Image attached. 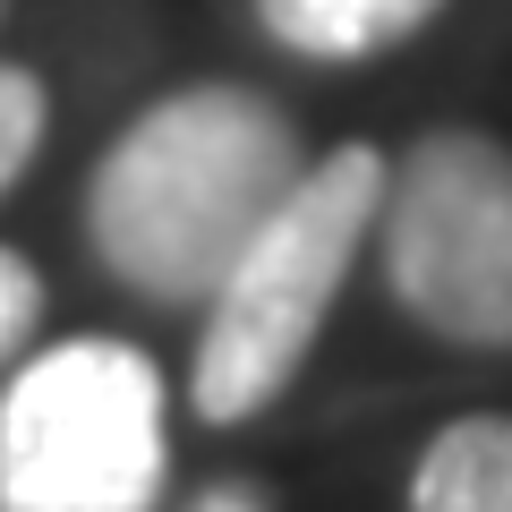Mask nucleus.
<instances>
[{
    "instance_id": "1",
    "label": "nucleus",
    "mask_w": 512,
    "mask_h": 512,
    "mask_svg": "<svg viewBox=\"0 0 512 512\" xmlns=\"http://www.w3.org/2000/svg\"><path fill=\"white\" fill-rule=\"evenodd\" d=\"M308 163V137L274 94L205 77L146 103L111 137V154L86 180V239L103 274L137 299L205 308L222 274L248 256V239L308 180Z\"/></svg>"
},
{
    "instance_id": "4",
    "label": "nucleus",
    "mask_w": 512,
    "mask_h": 512,
    "mask_svg": "<svg viewBox=\"0 0 512 512\" xmlns=\"http://www.w3.org/2000/svg\"><path fill=\"white\" fill-rule=\"evenodd\" d=\"M384 291L436 342L512 350V146L487 128H427L384 171Z\"/></svg>"
},
{
    "instance_id": "2",
    "label": "nucleus",
    "mask_w": 512,
    "mask_h": 512,
    "mask_svg": "<svg viewBox=\"0 0 512 512\" xmlns=\"http://www.w3.org/2000/svg\"><path fill=\"white\" fill-rule=\"evenodd\" d=\"M384 154L376 146H333L308 163V180L282 197V214L248 239L222 291L205 299L197 367H188V402L205 427H239L274 410L291 376L308 367L333 299H342L359 248L376 239L384 214Z\"/></svg>"
},
{
    "instance_id": "9",
    "label": "nucleus",
    "mask_w": 512,
    "mask_h": 512,
    "mask_svg": "<svg viewBox=\"0 0 512 512\" xmlns=\"http://www.w3.org/2000/svg\"><path fill=\"white\" fill-rule=\"evenodd\" d=\"M197 512H265V504H256V495H239V487H222V495H205Z\"/></svg>"
},
{
    "instance_id": "7",
    "label": "nucleus",
    "mask_w": 512,
    "mask_h": 512,
    "mask_svg": "<svg viewBox=\"0 0 512 512\" xmlns=\"http://www.w3.org/2000/svg\"><path fill=\"white\" fill-rule=\"evenodd\" d=\"M43 128H52V94H43L35 69L0 60V197L18 188V171L43 154Z\"/></svg>"
},
{
    "instance_id": "8",
    "label": "nucleus",
    "mask_w": 512,
    "mask_h": 512,
    "mask_svg": "<svg viewBox=\"0 0 512 512\" xmlns=\"http://www.w3.org/2000/svg\"><path fill=\"white\" fill-rule=\"evenodd\" d=\"M43 325V274L18 248H0V367L18 359V342Z\"/></svg>"
},
{
    "instance_id": "6",
    "label": "nucleus",
    "mask_w": 512,
    "mask_h": 512,
    "mask_svg": "<svg viewBox=\"0 0 512 512\" xmlns=\"http://www.w3.org/2000/svg\"><path fill=\"white\" fill-rule=\"evenodd\" d=\"M410 512H512V419L470 410L436 427L410 470Z\"/></svg>"
},
{
    "instance_id": "3",
    "label": "nucleus",
    "mask_w": 512,
    "mask_h": 512,
    "mask_svg": "<svg viewBox=\"0 0 512 512\" xmlns=\"http://www.w3.org/2000/svg\"><path fill=\"white\" fill-rule=\"evenodd\" d=\"M163 367L137 342H52L0 393V512H154Z\"/></svg>"
},
{
    "instance_id": "5",
    "label": "nucleus",
    "mask_w": 512,
    "mask_h": 512,
    "mask_svg": "<svg viewBox=\"0 0 512 512\" xmlns=\"http://www.w3.org/2000/svg\"><path fill=\"white\" fill-rule=\"evenodd\" d=\"M444 0H256V26L299 60H376L410 43Z\"/></svg>"
},
{
    "instance_id": "10",
    "label": "nucleus",
    "mask_w": 512,
    "mask_h": 512,
    "mask_svg": "<svg viewBox=\"0 0 512 512\" xmlns=\"http://www.w3.org/2000/svg\"><path fill=\"white\" fill-rule=\"evenodd\" d=\"M0 26H9V0H0Z\"/></svg>"
}]
</instances>
